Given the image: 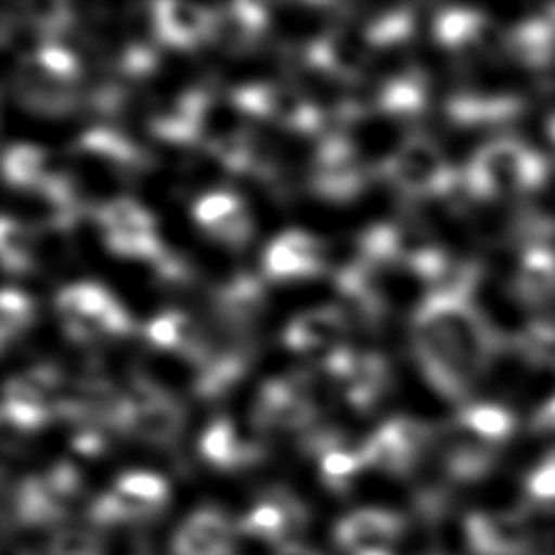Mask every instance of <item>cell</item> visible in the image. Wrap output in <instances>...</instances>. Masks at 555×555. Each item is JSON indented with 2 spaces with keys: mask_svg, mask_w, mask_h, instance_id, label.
I'll return each instance as SVG.
<instances>
[{
  "mask_svg": "<svg viewBox=\"0 0 555 555\" xmlns=\"http://www.w3.org/2000/svg\"><path fill=\"white\" fill-rule=\"evenodd\" d=\"M516 61L527 67H544L555 59V7L520 22L505 41Z\"/></svg>",
  "mask_w": 555,
  "mask_h": 555,
  "instance_id": "52a82bcc",
  "label": "cell"
},
{
  "mask_svg": "<svg viewBox=\"0 0 555 555\" xmlns=\"http://www.w3.org/2000/svg\"><path fill=\"white\" fill-rule=\"evenodd\" d=\"M403 518L390 509H356L334 527V540L345 555H395Z\"/></svg>",
  "mask_w": 555,
  "mask_h": 555,
  "instance_id": "7a4b0ae2",
  "label": "cell"
},
{
  "mask_svg": "<svg viewBox=\"0 0 555 555\" xmlns=\"http://www.w3.org/2000/svg\"><path fill=\"white\" fill-rule=\"evenodd\" d=\"M347 332L349 325L336 306L308 308L288 321L282 343L293 351L310 353L319 347H334Z\"/></svg>",
  "mask_w": 555,
  "mask_h": 555,
  "instance_id": "5b68a950",
  "label": "cell"
},
{
  "mask_svg": "<svg viewBox=\"0 0 555 555\" xmlns=\"http://www.w3.org/2000/svg\"><path fill=\"white\" fill-rule=\"evenodd\" d=\"M0 247H2V262L9 273L20 275L35 269L33 228L4 215L0 223Z\"/></svg>",
  "mask_w": 555,
  "mask_h": 555,
  "instance_id": "30bf717a",
  "label": "cell"
},
{
  "mask_svg": "<svg viewBox=\"0 0 555 555\" xmlns=\"http://www.w3.org/2000/svg\"><path fill=\"white\" fill-rule=\"evenodd\" d=\"M35 321V301L17 288H4L0 299V330L2 343L7 345L13 336L17 338Z\"/></svg>",
  "mask_w": 555,
  "mask_h": 555,
  "instance_id": "4fadbf2b",
  "label": "cell"
},
{
  "mask_svg": "<svg viewBox=\"0 0 555 555\" xmlns=\"http://www.w3.org/2000/svg\"><path fill=\"white\" fill-rule=\"evenodd\" d=\"M173 555H234V527L221 509L202 507L184 518L171 540Z\"/></svg>",
  "mask_w": 555,
  "mask_h": 555,
  "instance_id": "277c9868",
  "label": "cell"
},
{
  "mask_svg": "<svg viewBox=\"0 0 555 555\" xmlns=\"http://www.w3.org/2000/svg\"><path fill=\"white\" fill-rule=\"evenodd\" d=\"M546 128H548V139H551V143L555 145V115L548 119V126H546Z\"/></svg>",
  "mask_w": 555,
  "mask_h": 555,
  "instance_id": "ac0fdd59",
  "label": "cell"
},
{
  "mask_svg": "<svg viewBox=\"0 0 555 555\" xmlns=\"http://www.w3.org/2000/svg\"><path fill=\"white\" fill-rule=\"evenodd\" d=\"M514 295L527 304H544L555 297V251L525 247L514 273Z\"/></svg>",
  "mask_w": 555,
  "mask_h": 555,
  "instance_id": "ba28073f",
  "label": "cell"
},
{
  "mask_svg": "<svg viewBox=\"0 0 555 555\" xmlns=\"http://www.w3.org/2000/svg\"><path fill=\"white\" fill-rule=\"evenodd\" d=\"M434 555H440V553H434Z\"/></svg>",
  "mask_w": 555,
  "mask_h": 555,
  "instance_id": "d6986e66",
  "label": "cell"
},
{
  "mask_svg": "<svg viewBox=\"0 0 555 555\" xmlns=\"http://www.w3.org/2000/svg\"><path fill=\"white\" fill-rule=\"evenodd\" d=\"M516 347L531 364L555 371V323L533 321L525 325L516 338Z\"/></svg>",
  "mask_w": 555,
  "mask_h": 555,
  "instance_id": "7c38bea8",
  "label": "cell"
},
{
  "mask_svg": "<svg viewBox=\"0 0 555 555\" xmlns=\"http://www.w3.org/2000/svg\"><path fill=\"white\" fill-rule=\"evenodd\" d=\"M457 423L496 447L514 431L512 412L496 403H473L457 416Z\"/></svg>",
  "mask_w": 555,
  "mask_h": 555,
  "instance_id": "9c48e42d",
  "label": "cell"
},
{
  "mask_svg": "<svg viewBox=\"0 0 555 555\" xmlns=\"http://www.w3.org/2000/svg\"><path fill=\"white\" fill-rule=\"evenodd\" d=\"M473 555H527L533 544L529 522L518 512H473L464 520Z\"/></svg>",
  "mask_w": 555,
  "mask_h": 555,
  "instance_id": "3957f363",
  "label": "cell"
},
{
  "mask_svg": "<svg viewBox=\"0 0 555 555\" xmlns=\"http://www.w3.org/2000/svg\"><path fill=\"white\" fill-rule=\"evenodd\" d=\"M525 490L535 505H555V451L546 453L527 475Z\"/></svg>",
  "mask_w": 555,
  "mask_h": 555,
  "instance_id": "5bb4252c",
  "label": "cell"
},
{
  "mask_svg": "<svg viewBox=\"0 0 555 555\" xmlns=\"http://www.w3.org/2000/svg\"><path fill=\"white\" fill-rule=\"evenodd\" d=\"M460 173L468 197L494 199L538 191L548 178V163L522 141L503 137L483 143Z\"/></svg>",
  "mask_w": 555,
  "mask_h": 555,
  "instance_id": "6da1fadb",
  "label": "cell"
},
{
  "mask_svg": "<svg viewBox=\"0 0 555 555\" xmlns=\"http://www.w3.org/2000/svg\"><path fill=\"white\" fill-rule=\"evenodd\" d=\"M273 555H319V553L299 542H284Z\"/></svg>",
  "mask_w": 555,
  "mask_h": 555,
  "instance_id": "e0dca14e",
  "label": "cell"
},
{
  "mask_svg": "<svg viewBox=\"0 0 555 555\" xmlns=\"http://www.w3.org/2000/svg\"><path fill=\"white\" fill-rule=\"evenodd\" d=\"M156 22L160 33V43L169 48L191 50L202 41H208L210 30V9L189 2H156Z\"/></svg>",
  "mask_w": 555,
  "mask_h": 555,
  "instance_id": "8992f818",
  "label": "cell"
},
{
  "mask_svg": "<svg viewBox=\"0 0 555 555\" xmlns=\"http://www.w3.org/2000/svg\"><path fill=\"white\" fill-rule=\"evenodd\" d=\"M46 150L28 143H15L4 152V178L9 186H33L41 182Z\"/></svg>",
  "mask_w": 555,
  "mask_h": 555,
  "instance_id": "8fae6325",
  "label": "cell"
},
{
  "mask_svg": "<svg viewBox=\"0 0 555 555\" xmlns=\"http://www.w3.org/2000/svg\"><path fill=\"white\" fill-rule=\"evenodd\" d=\"M111 535L100 540L102 555H150V544L143 533L130 525L108 527Z\"/></svg>",
  "mask_w": 555,
  "mask_h": 555,
  "instance_id": "9a60e30c",
  "label": "cell"
},
{
  "mask_svg": "<svg viewBox=\"0 0 555 555\" xmlns=\"http://www.w3.org/2000/svg\"><path fill=\"white\" fill-rule=\"evenodd\" d=\"M531 427L535 431H542V434H553L555 431V397H551L533 416L531 421Z\"/></svg>",
  "mask_w": 555,
  "mask_h": 555,
  "instance_id": "2e32d148",
  "label": "cell"
}]
</instances>
